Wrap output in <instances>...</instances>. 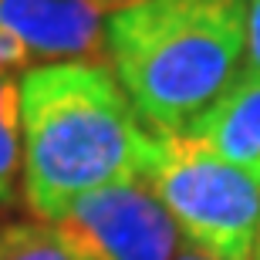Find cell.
<instances>
[{
    "mask_svg": "<svg viewBox=\"0 0 260 260\" xmlns=\"http://www.w3.org/2000/svg\"><path fill=\"white\" fill-rule=\"evenodd\" d=\"M20 179L38 220L54 223L102 186L139 179L152 128L105 61H58L24 71Z\"/></svg>",
    "mask_w": 260,
    "mask_h": 260,
    "instance_id": "1",
    "label": "cell"
},
{
    "mask_svg": "<svg viewBox=\"0 0 260 260\" xmlns=\"http://www.w3.org/2000/svg\"><path fill=\"white\" fill-rule=\"evenodd\" d=\"M247 0H132L105 20L122 91L152 132H186L240 78Z\"/></svg>",
    "mask_w": 260,
    "mask_h": 260,
    "instance_id": "2",
    "label": "cell"
},
{
    "mask_svg": "<svg viewBox=\"0 0 260 260\" xmlns=\"http://www.w3.org/2000/svg\"><path fill=\"white\" fill-rule=\"evenodd\" d=\"M193 250L213 260H250L260 223V179L226 162L189 132H152L139 176Z\"/></svg>",
    "mask_w": 260,
    "mask_h": 260,
    "instance_id": "3",
    "label": "cell"
},
{
    "mask_svg": "<svg viewBox=\"0 0 260 260\" xmlns=\"http://www.w3.org/2000/svg\"><path fill=\"white\" fill-rule=\"evenodd\" d=\"M88 260H176L186 237L142 179L102 186L54 220Z\"/></svg>",
    "mask_w": 260,
    "mask_h": 260,
    "instance_id": "4",
    "label": "cell"
},
{
    "mask_svg": "<svg viewBox=\"0 0 260 260\" xmlns=\"http://www.w3.org/2000/svg\"><path fill=\"white\" fill-rule=\"evenodd\" d=\"M102 0H0V71L58 61H105Z\"/></svg>",
    "mask_w": 260,
    "mask_h": 260,
    "instance_id": "5",
    "label": "cell"
},
{
    "mask_svg": "<svg viewBox=\"0 0 260 260\" xmlns=\"http://www.w3.org/2000/svg\"><path fill=\"white\" fill-rule=\"evenodd\" d=\"M186 132L260 179V81H237Z\"/></svg>",
    "mask_w": 260,
    "mask_h": 260,
    "instance_id": "6",
    "label": "cell"
},
{
    "mask_svg": "<svg viewBox=\"0 0 260 260\" xmlns=\"http://www.w3.org/2000/svg\"><path fill=\"white\" fill-rule=\"evenodd\" d=\"M0 260H88L48 220H17L0 226Z\"/></svg>",
    "mask_w": 260,
    "mask_h": 260,
    "instance_id": "7",
    "label": "cell"
},
{
    "mask_svg": "<svg viewBox=\"0 0 260 260\" xmlns=\"http://www.w3.org/2000/svg\"><path fill=\"white\" fill-rule=\"evenodd\" d=\"M20 183V91L14 75L0 71V206L17 200Z\"/></svg>",
    "mask_w": 260,
    "mask_h": 260,
    "instance_id": "8",
    "label": "cell"
},
{
    "mask_svg": "<svg viewBox=\"0 0 260 260\" xmlns=\"http://www.w3.org/2000/svg\"><path fill=\"white\" fill-rule=\"evenodd\" d=\"M237 81H260V0H247V44Z\"/></svg>",
    "mask_w": 260,
    "mask_h": 260,
    "instance_id": "9",
    "label": "cell"
},
{
    "mask_svg": "<svg viewBox=\"0 0 260 260\" xmlns=\"http://www.w3.org/2000/svg\"><path fill=\"white\" fill-rule=\"evenodd\" d=\"M176 260H213V257H206V253H200V250H183Z\"/></svg>",
    "mask_w": 260,
    "mask_h": 260,
    "instance_id": "10",
    "label": "cell"
},
{
    "mask_svg": "<svg viewBox=\"0 0 260 260\" xmlns=\"http://www.w3.org/2000/svg\"><path fill=\"white\" fill-rule=\"evenodd\" d=\"M108 10H115V7H125V4H132V0H102Z\"/></svg>",
    "mask_w": 260,
    "mask_h": 260,
    "instance_id": "11",
    "label": "cell"
},
{
    "mask_svg": "<svg viewBox=\"0 0 260 260\" xmlns=\"http://www.w3.org/2000/svg\"><path fill=\"white\" fill-rule=\"evenodd\" d=\"M250 260H260V223H257V240H253V257Z\"/></svg>",
    "mask_w": 260,
    "mask_h": 260,
    "instance_id": "12",
    "label": "cell"
}]
</instances>
